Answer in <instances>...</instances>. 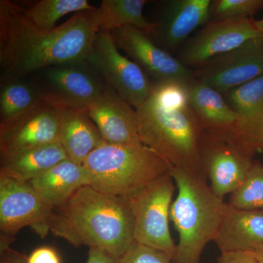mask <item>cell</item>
Returning <instances> with one entry per match:
<instances>
[{"label":"cell","instance_id":"12","mask_svg":"<svg viewBox=\"0 0 263 263\" xmlns=\"http://www.w3.org/2000/svg\"><path fill=\"white\" fill-rule=\"evenodd\" d=\"M195 79L224 94L263 76V35L210 60Z\"/></svg>","mask_w":263,"mask_h":263},{"label":"cell","instance_id":"10","mask_svg":"<svg viewBox=\"0 0 263 263\" xmlns=\"http://www.w3.org/2000/svg\"><path fill=\"white\" fill-rule=\"evenodd\" d=\"M262 36L253 18L211 20L180 48L176 59L190 70L201 68L212 59Z\"/></svg>","mask_w":263,"mask_h":263},{"label":"cell","instance_id":"11","mask_svg":"<svg viewBox=\"0 0 263 263\" xmlns=\"http://www.w3.org/2000/svg\"><path fill=\"white\" fill-rule=\"evenodd\" d=\"M110 34L117 48L125 52L154 83L187 84L195 79V71L157 46L152 37L141 29L126 26L111 31Z\"/></svg>","mask_w":263,"mask_h":263},{"label":"cell","instance_id":"3","mask_svg":"<svg viewBox=\"0 0 263 263\" xmlns=\"http://www.w3.org/2000/svg\"><path fill=\"white\" fill-rule=\"evenodd\" d=\"M50 232L74 247L101 249L120 259L134 242L129 200L85 186L53 209Z\"/></svg>","mask_w":263,"mask_h":263},{"label":"cell","instance_id":"29","mask_svg":"<svg viewBox=\"0 0 263 263\" xmlns=\"http://www.w3.org/2000/svg\"><path fill=\"white\" fill-rule=\"evenodd\" d=\"M27 263H61V261L54 249L43 247L35 249L27 257Z\"/></svg>","mask_w":263,"mask_h":263},{"label":"cell","instance_id":"28","mask_svg":"<svg viewBox=\"0 0 263 263\" xmlns=\"http://www.w3.org/2000/svg\"><path fill=\"white\" fill-rule=\"evenodd\" d=\"M119 263H174L173 259L161 251L134 241Z\"/></svg>","mask_w":263,"mask_h":263},{"label":"cell","instance_id":"13","mask_svg":"<svg viewBox=\"0 0 263 263\" xmlns=\"http://www.w3.org/2000/svg\"><path fill=\"white\" fill-rule=\"evenodd\" d=\"M202 168L213 193L219 198L243 183L254 161L231 140L204 133L200 145Z\"/></svg>","mask_w":263,"mask_h":263},{"label":"cell","instance_id":"24","mask_svg":"<svg viewBox=\"0 0 263 263\" xmlns=\"http://www.w3.org/2000/svg\"><path fill=\"white\" fill-rule=\"evenodd\" d=\"M146 0H103L99 7V31L110 32L126 26H133L152 35L155 23L143 15Z\"/></svg>","mask_w":263,"mask_h":263},{"label":"cell","instance_id":"16","mask_svg":"<svg viewBox=\"0 0 263 263\" xmlns=\"http://www.w3.org/2000/svg\"><path fill=\"white\" fill-rule=\"evenodd\" d=\"M212 0H168L162 3L160 20L152 37L157 46L172 54L190 34L210 21Z\"/></svg>","mask_w":263,"mask_h":263},{"label":"cell","instance_id":"27","mask_svg":"<svg viewBox=\"0 0 263 263\" xmlns=\"http://www.w3.org/2000/svg\"><path fill=\"white\" fill-rule=\"evenodd\" d=\"M263 8V0H212L213 20L252 18Z\"/></svg>","mask_w":263,"mask_h":263},{"label":"cell","instance_id":"6","mask_svg":"<svg viewBox=\"0 0 263 263\" xmlns=\"http://www.w3.org/2000/svg\"><path fill=\"white\" fill-rule=\"evenodd\" d=\"M176 190L170 172L128 197L134 241L164 252L173 261L176 245L171 235L170 221Z\"/></svg>","mask_w":263,"mask_h":263},{"label":"cell","instance_id":"26","mask_svg":"<svg viewBox=\"0 0 263 263\" xmlns=\"http://www.w3.org/2000/svg\"><path fill=\"white\" fill-rule=\"evenodd\" d=\"M231 206L245 210H263V164L254 161L243 183L230 195Z\"/></svg>","mask_w":263,"mask_h":263},{"label":"cell","instance_id":"14","mask_svg":"<svg viewBox=\"0 0 263 263\" xmlns=\"http://www.w3.org/2000/svg\"><path fill=\"white\" fill-rule=\"evenodd\" d=\"M59 142L58 108L47 100L13 120L0 124L1 157Z\"/></svg>","mask_w":263,"mask_h":263},{"label":"cell","instance_id":"25","mask_svg":"<svg viewBox=\"0 0 263 263\" xmlns=\"http://www.w3.org/2000/svg\"><path fill=\"white\" fill-rule=\"evenodd\" d=\"M95 8L87 0H41L27 9L23 8V13L34 27L50 31L56 28L57 22L68 13Z\"/></svg>","mask_w":263,"mask_h":263},{"label":"cell","instance_id":"21","mask_svg":"<svg viewBox=\"0 0 263 263\" xmlns=\"http://www.w3.org/2000/svg\"><path fill=\"white\" fill-rule=\"evenodd\" d=\"M29 183L49 205L56 208L67 201L79 189L89 185V177L83 164L67 159Z\"/></svg>","mask_w":263,"mask_h":263},{"label":"cell","instance_id":"8","mask_svg":"<svg viewBox=\"0 0 263 263\" xmlns=\"http://www.w3.org/2000/svg\"><path fill=\"white\" fill-rule=\"evenodd\" d=\"M88 61L107 84L135 109L152 92L153 81L136 62L121 54L110 32L99 31Z\"/></svg>","mask_w":263,"mask_h":263},{"label":"cell","instance_id":"33","mask_svg":"<svg viewBox=\"0 0 263 263\" xmlns=\"http://www.w3.org/2000/svg\"><path fill=\"white\" fill-rule=\"evenodd\" d=\"M257 263H263V246L253 251Z\"/></svg>","mask_w":263,"mask_h":263},{"label":"cell","instance_id":"23","mask_svg":"<svg viewBox=\"0 0 263 263\" xmlns=\"http://www.w3.org/2000/svg\"><path fill=\"white\" fill-rule=\"evenodd\" d=\"M43 100L42 91L30 76L1 80L0 124L13 120Z\"/></svg>","mask_w":263,"mask_h":263},{"label":"cell","instance_id":"18","mask_svg":"<svg viewBox=\"0 0 263 263\" xmlns=\"http://www.w3.org/2000/svg\"><path fill=\"white\" fill-rule=\"evenodd\" d=\"M187 90L190 104L204 133L232 141L238 115L223 95L196 79L189 83Z\"/></svg>","mask_w":263,"mask_h":263},{"label":"cell","instance_id":"34","mask_svg":"<svg viewBox=\"0 0 263 263\" xmlns=\"http://www.w3.org/2000/svg\"><path fill=\"white\" fill-rule=\"evenodd\" d=\"M254 25L256 29L263 35V18L259 19V20H254Z\"/></svg>","mask_w":263,"mask_h":263},{"label":"cell","instance_id":"4","mask_svg":"<svg viewBox=\"0 0 263 263\" xmlns=\"http://www.w3.org/2000/svg\"><path fill=\"white\" fill-rule=\"evenodd\" d=\"M177 195L171 221L179 234L174 263H200L202 252L214 241L228 202L213 193L207 179L171 167Z\"/></svg>","mask_w":263,"mask_h":263},{"label":"cell","instance_id":"30","mask_svg":"<svg viewBox=\"0 0 263 263\" xmlns=\"http://www.w3.org/2000/svg\"><path fill=\"white\" fill-rule=\"evenodd\" d=\"M218 263H257L253 251L221 252Z\"/></svg>","mask_w":263,"mask_h":263},{"label":"cell","instance_id":"7","mask_svg":"<svg viewBox=\"0 0 263 263\" xmlns=\"http://www.w3.org/2000/svg\"><path fill=\"white\" fill-rule=\"evenodd\" d=\"M30 76L45 100L73 108L88 109L110 87L88 60L51 66Z\"/></svg>","mask_w":263,"mask_h":263},{"label":"cell","instance_id":"2","mask_svg":"<svg viewBox=\"0 0 263 263\" xmlns=\"http://www.w3.org/2000/svg\"><path fill=\"white\" fill-rule=\"evenodd\" d=\"M187 84L154 83L148 98L136 109L138 132L142 143L171 167L207 179L200 157L203 129L190 104Z\"/></svg>","mask_w":263,"mask_h":263},{"label":"cell","instance_id":"22","mask_svg":"<svg viewBox=\"0 0 263 263\" xmlns=\"http://www.w3.org/2000/svg\"><path fill=\"white\" fill-rule=\"evenodd\" d=\"M67 159L68 157L60 142L31 148L2 157L0 176L30 182Z\"/></svg>","mask_w":263,"mask_h":263},{"label":"cell","instance_id":"1","mask_svg":"<svg viewBox=\"0 0 263 263\" xmlns=\"http://www.w3.org/2000/svg\"><path fill=\"white\" fill-rule=\"evenodd\" d=\"M99 8L79 12L50 31L34 27L23 8L0 1L1 80L30 76L51 66L86 61L99 32Z\"/></svg>","mask_w":263,"mask_h":263},{"label":"cell","instance_id":"31","mask_svg":"<svg viewBox=\"0 0 263 263\" xmlns=\"http://www.w3.org/2000/svg\"><path fill=\"white\" fill-rule=\"evenodd\" d=\"M86 263H119V259L101 249L90 248Z\"/></svg>","mask_w":263,"mask_h":263},{"label":"cell","instance_id":"5","mask_svg":"<svg viewBox=\"0 0 263 263\" xmlns=\"http://www.w3.org/2000/svg\"><path fill=\"white\" fill-rule=\"evenodd\" d=\"M83 165L89 174V186L126 198L171 170L167 161L143 143H103L88 156Z\"/></svg>","mask_w":263,"mask_h":263},{"label":"cell","instance_id":"20","mask_svg":"<svg viewBox=\"0 0 263 263\" xmlns=\"http://www.w3.org/2000/svg\"><path fill=\"white\" fill-rule=\"evenodd\" d=\"M221 252L254 251L263 246V210L228 206L214 241Z\"/></svg>","mask_w":263,"mask_h":263},{"label":"cell","instance_id":"19","mask_svg":"<svg viewBox=\"0 0 263 263\" xmlns=\"http://www.w3.org/2000/svg\"><path fill=\"white\" fill-rule=\"evenodd\" d=\"M60 142L69 160L83 164L88 156L106 143L87 109L56 105Z\"/></svg>","mask_w":263,"mask_h":263},{"label":"cell","instance_id":"17","mask_svg":"<svg viewBox=\"0 0 263 263\" xmlns=\"http://www.w3.org/2000/svg\"><path fill=\"white\" fill-rule=\"evenodd\" d=\"M133 108L115 90L109 87L87 110L106 143L141 144L138 116Z\"/></svg>","mask_w":263,"mask_h":263},{"label":"cell","instance_id":"15","mask_svg":"<svg viewBox=\"0 0 263 263\" xmlns=\"http://www.w3.org/2000/svg\"><path fill=\"white\" fill-rule=\"evenodd\" d=\"M223 96L238 115L232 141L253 158L263 152V76Z\"/></svg>","mask_w":263,"mask_h":263},{"label":"cell","instance_id":"9","mask_svg":"<svg viewBox=\"0 0 263 263\" xmlns=\"http://www.w3.org/2000/svg\"><path fill=\"white\" fill-rule=\"evenodd\" d=\"M53 209L29 182L0 176V230L10 239L29 227L41 238L50 232Z\"/></svg>","mask_w":263,"mask_h":263},{"label":"cell","instance_id":"32","mask_svg":"<svg viewBox=\"0 0 263 263\" xmlns=\"http://www.w3.org/2000/svg\"><path fill=\"white\" fill-rule=\"evenodd\" d=\"M0 263H27V257L24 254L13 250L10 246L0 247Z\"/></svg>","mask_w":263,"mask_h":263}]
</instances>
